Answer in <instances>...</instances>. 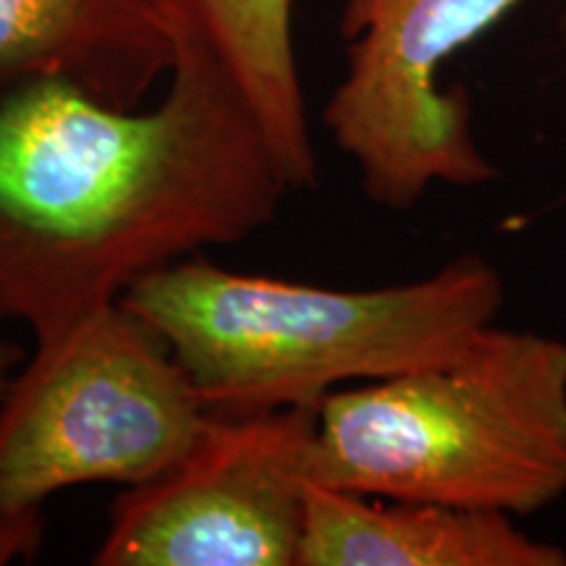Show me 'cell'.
Instances as JSON below:
<instances>
[{"label": "cell", "instance_id": "cell-1", "mask_svg": "<svg viewBox=\"0 0 566 566\" xmlns=\"http://www.w3.org/2000/svg\"><path fill=\"white\" fill-rule=\"evenodd\" d=\"M294 192L218 71L174 61L155 108L61 80L0 87V321L48 336L145 275L265 229Z\"/></svg>", "mask_w": 566, "mask_h": 566}, {"label": "cell", "instance_id": "cell-2", "mask_svg": "<svg viewBox=\"0 0 566 566\" xmlns=\"http://www.w3.org/2000/svg\"><path fill=\"white\" fill-rule=\"evenodd\" d=\"M506 283L480 254L380 289L237 273L192 254L122 296L158 331L210 415L317 409L338 388L454 357L495 323Z\"/></svg>", "mask_w": 566, "mask_h": 566}, {"label": "cell", "instance_id": "cell-3", "mask_svg": "<svg viewBox=\"0 0 566 566\" xmlns=\"http://www.w3.org/2000/svg\"><path fill=\"white\" fill-rule=\"evenodd\" d=\"M313 483L522 520L566 499V342L491 323L443 363L317 407Z\"/></svg>", "mask_w": 566, "mask_h": 566}, {"label": "cell", "instance_id": "cell-4", "mask_svg": "<svg viewBox=\"0 0 566 566\" xmlns=\"http://www.w3.org/2000/svg\"><path fill=\"white\" fill-rule=\"evenodd\" d=\"M208 420L171 346L124 302L38 336L0 399V522H42L74 485L147 483Z\"/></svg>", "mask_w": 566, "mask_h": 566}, {"label": "cell", "instance_id": "cell-5", "mask_svg": "<svg viewBox=\"0 0 566 566\" xmlns=\"http://www.w3.org/2000/svg\"><path fill=\"white\" fill-rule=\"evenodd\" d=\"M522 0H346L344 80L323 126L357 166L367 200L409 210L436 184L480 187L495 168L472 132L470 97L438 84L443 63Z\"/></svg>", "mask_w": 566, "mask_h": 566}, {"label": "cell", "instance_id": "cell-6", "mask_svg": "<svg viewBox=\"0 0 566 566\" xmlns=\"http://www.w3.org/2000/svg\"><path fill=\"white\" fill-rule=\"evenodd\" d=\"M317 409L210 415L192 449L113 501L97 566H296Z\"/></svg>", "mask_w": 566, "mask_h": 566}, {"label": "cell", "instance_id": "cell-7", "mask_svg": "<svg viewBox=\"0 0 566 566\" xmlns=\"http://www.w3.org/2000/svg\"><path fill=\"white\" fill-rule=\"evenodd\" d=\"M296 566H566L514 516L375 499L310 480Z\"/></svg>", "mask_w": 566, "mask_h": 566}, {"label": "cell", "instance_id": "cell-8", "mask_svg": "<svg viewBox=\"0 0 566 566\" xmlns=\"http://www.w3.org/2000/svg\"><path fill=\"white\" fill-rule=\"evenodd\" d=\"M158 0H0V87L61 80L116 108H139L174 69Z\"/></svg>", "mask_w": 566, "mask_h": 566}, {"label": "cell", "instance_id": "cell-9", "mask_svg": "<svg viewBox=\"0 0 566 566\" xmlns=\"http://www.w3.org/2000/svg\"><path fill=\"white\" fill-rule=\"evenodd\" d=\"M174 61L208 63L263 126L292 189L317 179V153L294 51V0H158Z\"/></svg>", "mask_w": 566, "mask_h": 566}, {"label": "cell", "instance_id": "cell-10", "mask_svg": "<svg viewBox=\"0 0 566 566\" xmlns=\"http://www.w3.org/2000/svg\"><path fill=\"white\" fill-rule=\"evenodd\" d=\"M42 543V522H0V566L32 558Z\"/></svg>", "mask_w": 566, "mask_h": 566}, {"label": "cell", "instance_id": "cell-11", "mask_svg": "<svg viewBox=\"0 0 566 566\" xmlns=\"http://www.w3.org/2000/svg\"><path fill=\"white\" fill-rule=\"evenodd\" d=\"M24 349L13 342H0V399H3L6 388H9L11 378L24 365Z\"/></svg>", "mask_w": 566, "mask_h": 566}]
</instances>
